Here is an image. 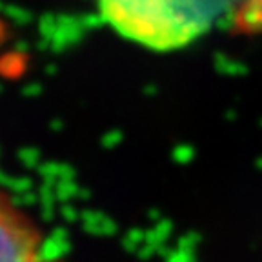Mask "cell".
<instances>
[{
	"label": "cell",
	"instance_id": "1",
	"mask_svg": "<svg viewBox=\"0 0 262 262\" xmlns=\"http://www.w3.org/2000/svg\"><path fill=\"white\" fill-rule=\"evenodd\" d=\"M100 18L122 37L147 48L175 49L195 40L208 26L188 0H97Z\"/></svg>",
	"mask_w": 262,
	"mask_h": 262
},
{
	"label": "cell",
	"instance_id": "2",
	"mask_svg": "<svg viewBox=\"0 0 262 262\" xmlns=\"http://www.w3.org/2000/svg\"><path fill=\"white\" fill-rule=\"evenodd\" d=\"M40 246L37 224L0 189V262H42Z\"/></svg>",
	"mask_w": 262,
	"mask_h": 262
},
{
	"label": "cell",
	"instance_id": "3",
	"mask_svg": "<svg viewBox=\"0 0 262 262\" xmlns=\"http://www.w3.org/2000/svg\"><path fill=\"white\" fill-rule=\"evenodd\" d=\"M42 262H49V260H42Z\"/></svg>",
	"mask_w": 262,
	"mask_h": 262
}]
</instances>
